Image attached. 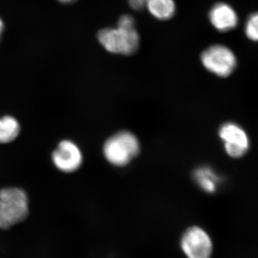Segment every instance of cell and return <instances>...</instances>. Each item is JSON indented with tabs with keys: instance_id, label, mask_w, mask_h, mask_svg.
Here are the masks:
<instances>
[{
	"instance_id": "obj_1",
	"label": "cell",
	"mask_w": 258,
	"mask_h": 258,
	"mask_svg": "<svg viewBox=\"0 0 258 258\" xmlns=\"http://www.w3.org/2000/svg\"><path fill=\"white\" fill-rule=\"evenodd\" d=\"M30 213V198L26 189L15 185L0 187V230H10L23 223Z\"/></svg>"
},
{
	"instance_id": "obj_2",
	"label": "cell",
	"mask_w": 258,
	"mask_h": 258,
	"mask_svg": "<svg viewBox=\"0 0 258 258\" xmlns=\"http://www.w3.org/2000/svg\"><path fill=\"white\" fill-rule=\"evenodd\" d=\"M140 150L137 137L129 132H120L110 137L103 145V152L108 162L116 166L128 164Z\"/></svg>"
},
{
	"instance_id": "obj_3",
	"label": "cell",
	"mask_w": 258,
	"mask_h": 258,
	"mask_svg": "<svg viewBox=\"0 0 258 258\" xmlns=\"http://www.w3.org/2000/svg\"><path fill=\"white\" fill-rule=\"evenodd\" d=\"M98 41L108 52L119 55H131L139 46V35L136 28H105L98 33Z\"/></svg>"
},
{
	"instance_id": "obj_4",
	"label": "cell",
	"mask_w": 258,
	"mask_h": 258,
	"mask_svg": "<svg viewBox=\"0 0 258 258\" xmlns=\"http://www.w3.org/2000/svg\"><path fill=\"white\" fill-rule=\"evenodd\" d=\"M51 164L55 170L63 174H71L81 169L83 154L79 144L72 139H61L51 151Z\"/></svg>"
},
{
	"instance_id": "obj_5",
	"label": "cell",
	"mask_w": 258,
	"mask_h": 258,
	"mask_svg": "<svg viewBox=\"0 0 258 258\" xmlns=\"http://www.w3.org/2000/svg\"><path fill=\"white\" fill-rule=\"evenodd\" d=\"M201 60L210 72L223 78L232 74L237 66L235 54L230 48L221 45L208 47L202 54Z\"/></svg>"
},
{
	"instance_id": "obj_6",
	"label": "cell",
	"mask_w": 258,
	"mask_h": 258,
	"mask_svg": "<svg viewBox=\"0 0 258 258\" xmlns=\"http://www.w3.org/2000/svg\"><path fill=\"white\" fill-rule=\"evenodd\" d=\"M180 246L187 258H211L213 251L211 237L198 226H193L185 231Z\"/></svg>"
},
{
	"instance_id": "obj_7",
	"label": "cell",
	"mask_w": 258,
	"mask_h": 258,
	"mask_svg": "<svg viewBox=\"0 0 258 258\" xmlns=\"http://www.w3.org/2000/svg\"><path fill=\"white\" fill-rule=\"evenodd\" d=\"M219 136L226 153L232 158H240L249 150L248 136L242 127L233 122H227L219 129Z\"/></svg>"
},
{
	"instance_id": "obj_8",
	"label": "cell",
	"mask_w": 258,
	"mask_h": 258,
	"mask_svg": "<svg viewBox=\"0 0 258 258\" xmlns=\"http://www.w3.org/2000/svg\"><path fill=\"white\" fill-rule=\"evenodd\" d=\"M212 25L220 32H227L235 28L238 23L236 12L230 5L218 3L212 7L209 14Z\"/></svg>"
},
{
	"instance_id": "obj_9",
	"label": "cell",
	"mask_w": 258,
	"mask_h": 258,
	"mask_svg": "<svg viewBox=\"0 0 258 258\" xmlns=\"http://www.w3.org/2000/svg\"><path fill=\"white\" fill-rule=\"evenodd\" d=\"M21 130V123L15 115H0V145L13 144L20 137Z\"/></svg>"
},
{
	"instance_id": "obj_10",
	"label": "cell",
	"mask_w": 258,
	"mask_h": 258,
	"mask_svg": "<svg viewBox=\"0 0 258 258\" xmlns=\"http://www.w3.org/2000/svg\"><path fill=\"white\" fill-rule=\"evenodd\" d=\"M145 8L159 20H168L175 14L174 0H145Z\"/></svg>"
},
{
	"instance_id": "obj_11",
	"label": "cell",
	"mask_w": 258,
	"mask_h": 258,
	"mask_svg": "<svg viewBox=\"0 0 258 258\" xmlns=\"http://www.w3.org/2000/svg\"><path fill=\"white\" fill-rule=\"evenodd\" d=\"M195 179L200 187L208 193L215 192L220 184V178L211 168L209 167L197 169Z\"/></svg>"
},
{
	"instance_id": "obj_12",
	"label": "cell",
	"mask_w": 258,
	"mask_h": 258,
	"mask_svg": "<svg viewBox=\"0 0 258 258\" xmlns=\"http://www.w3.org/2000/svg\"><path fill=\"white\" fill-rule=\"evenodd\" d=\"M244 30L246 36L249 40L258 42V13H253L249 17Z\"/></svg>"
},
{
	"instance_id": "obj_13",
	"label": "cell",
	"mask_w": 258,
	"mask_h": 258,
	"mask_svg": "<svg viewBox=\"0 0 258 258\" xmlns=\"http://www.w3.org/2000/svg\"><path fill=\"white\" fill-rule=\"evenodd\" d=\"M135 20L129 15H124L118 20L117 26L125 28H135Z\"/></svg>"
},
{
	"instance_id": "obj_14",
	"label": "cell",
	"mask_w": 258,
	"mask_h": 258,
	"mask_svg": "<svg viewBox=\"0 0 258 258\" xmlns=\"http://www.w3.org/2000/svg\"><path fill=\"white\" fill-rule=\"evenodd\" d=\"M129 6L136 11H140L145 8V0H128Z\"/></svg>"
},
{
	"instance_id": "obj_15",
	"label": "cell",
	"mask_w": 258,
	"mask_h": 258,
	"mask_svg": "<svg viewBox=\"0 0 258 258\" xmlns=\"http://www.w3.org/2000/svg\"><path fill=\"white\" fill-rule=\"evenodd\" d=\"M60 3H64V4H69V3H74L76 0H58Z\"/></svg>"
},
{
	"instance_id": "obj_16",
	"label": "cell",
	"mask_w": 258,
	"mask_h": 258,
	"mask_svg": "<svg viewBox=\"0 0 258 258\" xmlns=\"http://www.w3.org/2000/svg\"><path fill=\"white\" fill-rule=\"evenodd\" d=\"M3 28H4V26H3V21H2L1 19H0V36H1L2 32H3Z\"/></svg>"
}]
</instances>
